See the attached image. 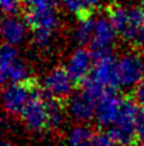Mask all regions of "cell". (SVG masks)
Segmentation results:
<instances>
[{"instance_id": "cell-5", "label": "cell", "mask_w": 144, "mask_h": 146, "mask_svg": "<svg viewBox=\"0 0 144 146\" xmlns=\"http://www.w3.org/2000/svg\"><path fill=\"white\" fill-rule=\"evenodd\" d=\"M144 54L142 50L125 54L118 60V74L122 86H136L144 79Z\"/></svg>"}, {"instance_id": "cell-22", "label": "cell", "mask_w": 144, "mask_h": 146, "mask_svg": "<svg viewBox=\"0 0 144 146\" xmlns=\"http://www.w3.org/2000/svg\"><path fill=\"white\" fill-rule=\"evenodd\" d=\"M3 146H13V144H11V143H7V141H5Z\"/></svg>"}, {"instance_id": "cell-20", "label": "cell", "mask_w": 144, "mask_h": 146, "mask_svg": "<svg viewBox=\"0 0 144 146\" xmlns=\"http://www.w3.org/2000/svg\"><path fill=\"white\" fill-rule=\"evenodd\" d=\"M79 1L84 6V9L86 10V12H88L89 15H91V16H92V13H94V11L96 10V7L99 6V4H100V0H79Z\"/></svg>"}, {"instance_id": "cell-8", "label": "cell", "mask_w": 144, "mask_h": 146, "mask_svg": "<svg viewBox=\"0 0 144 146\" xmlns=\"http://www.w3.org/2000/svg\"><path fill=\"white\" fill-rule=\"evenodd\" d=\"M97 103L94 98H91L88 93L82 91L77 93L75 97L71 98L69 108L70 112L77 121L86 122L90 118H92L94 115H96Z\"/></svg>"}, {"instance_id": "cell-1", "label": "cell", "mask_w": 144, "mask_h": 146, "mask_svg": "<svg viewBox=\"0 0 144 146\" xmlns=\"http://www.w3.org/2000/svg\"><path fill=\"white\" fill-rule=\"evenodd\" d=\"M108 21L115 33L125 40L137 39L144 25V10L142 7L126 9L119 3H112L106 7Z\"/></svg>"}, {"instance_id": "cell-10", "label": "cell", "mask_w": 144, "mask_h": 146, "mask_svg": "<svg viewBox=\"0 0 144 146\" xmlns=\"http://www.w3.org/2000/svg\"><path fill=\"white\" fill-rule=\"evenodd\" d=\"M115 30L112 27L108 19L100 18L95 21L94 35L91 41V50H102V48H111V44L114 41Z\"/></svg>"}, {"instance_id": "cell-7", "label": "cell", "mask_w": 144, "mask_h": 146, "mask_svg": "<svg viewBox=\"0 0 144 146\" xmlns=\"http://www.w3.org/2000/svg\"><path fill=\"white\" fill-rule=\"evenodd\" d=\"M91 76L111 93H115L121 85L118 74V62L114 60L112 54L95 62Z\"/></svg>"}, {"instance_id": "cell-19", "label": "cell", "mask_w": 144, "mask_h": 146, "mask_svg": "<svg viewBox=\"0 0 144 146\" xmlns=\"http://www.w3.org/2000/svg\"><path fill=\"white\" fill-rule=\"evenodd\" d=\"M33 35H34V41L36 42V45L39 46H46L47 45L50 39H52L53 32L48 29H35L33 30Z\"/></svg>"}, {"instance_id": "cell-9", "label": "cell", "mask_w": 144, "mask_h": 146, "mask_svg": "<svg viewBox=\"0 0 144 146\" xmlns=\"http://www.w3.org/2000/svg\"><path fill=\"white\" fill-rule=\"evenodd\" d=\"M121 98H118L115 93H108L97 104L96 109V117L100 124L107 126L109 123L117 121L118 115L120 111Z\"/></svg>"}, {"instance_id": "cell-21", "label": "cell", "mask_w": 144, "mask_h": 146, "mask_svg": "<svg viewBox=\"0 0 144 146\" xmlns=\"http://www.w3.org/2000/svg\"><path fill=\"white\" fill-rule=\"evenodd\" d=\"M138 146H144V112L138 121Z\"/></svg>"}, {"instance_id": "cell-18", "label": "cell", "mask_w": 144, "mask_h": 146, "mask_svg": "<svg viewBox=\"0 0 144 146\" xmlns=\"http://www.w3.org/2000/svg\"><path fill=\"white\" fill-rule=\"evenodd\" d=\"M3 10L7 16L17 15L19 11L23 10V1L22 0H1Z\"/></svg>"}, {"instance_id": "cell-14", "label": "cell", "mask_w": 144, "mask_h": 146, "mask_svg": "<svg viewBox=\"0 0 144 146\" xmlns=\"http://www.w3.org/2000/svg\"><path fill=\"white\" fill-rule=\"evenodd\" d=\"M17 50L12 45L4 44L1 50V82L3 85L6 81V75L10 66L13 64V62L17 59Z\"/></svg>"}, {"instance_id": "cell-13", "label": "cell", "mask_w": 144, "mask_h": 146, "mask_svg": "<svg viewBox=\"0 0 144 146\" xmlns=\"http://www.w3.org/2000/svg\"><path fill=\"white\" fill-rule=\"evenodd\" d=\"M79 25L77 28L76 39L82 46L91 45L92 35H94V27H95V21L92 18L79 21Z\"/></svg>"}, {"instance_id": "cell-17", "label": "cell", "mask_w": 144, "mask_h": 146, "mask_svg": "<svg viewBox=\"0 0 144 146\" xmlns=\"http://www.w3.org/2000/svg\"><path fill=\"white\" fill-rule=\"evenodd\" d=\"M92 146H114L108 132L103 129H94L92 134Z\"/></svg>"}, {"instance_id": "cell-16", "label": "cell", "mask_w": 144, "mask_h": 146, "mask_svg": "<svg viewBox=\"0 0 144 146\" xmlns=\"http://www.w3.org/2000/svg\"><path fill=\"white\" fill-rule=\"evenodd\" d=\"M128 97L141 110L144 111V79L132 88V91L128 93Z\"/></svg>"}, {"instance_id": "cell-15", "label": "cell", "mask_w": 144, "mask_h": 146, "mask_svg": "<svg viewBox=\"0 0 144 146\" xmlns=\"http://www.w3.org/2000/svg\"><path fill=\"white\" fill-rule=\"evenodd\" d=\"M28 77L29 76H28L27 64H25L23 60L16 59L13 62V64L10 66V69L7 71V75H6V80L11 81L12 83H16V82H20V81H23L25 79H28ZM4 86H5V83H4Z\"/></svg>"}, {"instance_id": "cell-12", "label": "cell", "mask_w": 144, "mask_h": 146, "mask_svg": "<svg viewBox=\"0 0 144 146\" xmlns=\"http://www.w3.org/2000/svg\"><path fill=\"white\" fill-rule=\"evenodd\" d=\"M94 128L77 127L71 132L69 138L70 146H92Z\"/></svg>"}, {"instance_id": "cell-4", "label": "cell", "mask_w": 144, "mask_h": 146, "mask_svg": "<svg viewBox=\"0 0 144 146\" xmlns=\"http://www.w3.org/2000/svg\"><path fill=\"white\" fill-rule=\"evenodd\" d=\"M75 88L67 68L63 65L55 66L49 72L43 86V91L49 98L54 99L58 103L63 104L66 108L71 100V93Z\"/></svg>"}, {"instance_id": "cell-23", "label": "cell", "mask_w": 144, "mask_h": 146, "mask_svg": "<svg viewBox=\"0 0 144 146\" xmlns=\"http://www.w3.org/2000/svg\"><path fill=\"white\" fill-rule=\"evenodd\" d=\"M56 146H59V145H56Z\"/></svg>"}, {"instance_id": "cell-11", "label": "cell", "mask_w": 144, "mask_h": 146, "mask_svg": "<svg viewBox=\"0 0 144 146\" xmlns=\"http://www.w3.org/2000/svg\"><path fill=\"white\" fill-rule=\"evenodd\" d=\"M3 38L9 45L18 44L23 40L25 34L24 24L13 16H7L3 19Z\"/></svg>"}, {"instance_id": "cell-6", "label": "cell", "mask_w": 144, "mask_h": 146, "mask_svg": "<svg viewBox=\"0 0 144 146\" xmlns=\"http://www.w3.org/2000/svg\"><path fill=\"white\" fill-rule=\"evenodd\" d=\"M94 65L95 60L92 57L91 50L81 47L73 52L69 62L67 70L70 72L72 81H73L75 88L81 90L85 80L91 75Z\"/></svg>"}, {"instance_id": "cell-2", "label": "cell", "mask_w": 144, "mask_h": 146, "mask_svg": "<svg viewBox=\"0 0 144 146\" xmlns=\"http://www.w3.org/2000/svg\"><path fill=\"white\" fill-rule=\"evenodd\" d=\"M41 85L35 76H29L20 82L11 83L10 86H5L3 88L4 94V106L9 115L17 116L20 118L24 108L27 106L30 98L34 96L39 90H41Z\"/></svg>"}, {"instance_id": "cell-3", "label": "cell", "mask_w": 144, "mask_h": 146, "mask_svg": "<svg viewBox=\"0 0 144 146\" xmlns=\"http://www.w3.org/2000/svg\"><path fill=\"white\" fill-rule=\"evenodd\" d=\"M22 122L25 124L29 130L36 133H45L49 132V123H48V113L46 108V99L43 87L39 90L34 96L30 98L27 106L20 116Z\"/></svg>"}]
</instances>
